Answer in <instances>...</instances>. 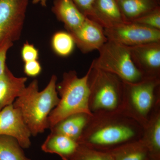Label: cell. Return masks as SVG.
<instances>
[{"label":"cell","mask_w":160,"mask_h":160,"mask_svg":"<svg viewBox=\"0 0 160 160\" xmlns=\"http://www.w3.org/2000/svg\"><path fill=\"white\" fill-rule=\"evenodd\" d=\"M144 126L124 111L93 114L78 143L101 151H108L139 140Z\"/></svg>","instance_id":"1"},{"label":"cell","mask_w":160,"mask_h":160,"mask_svg":"<svg viewBox=\"0 0 160 160\" xmlns=\"http://www.w3.org/2000/svg\"><path fill=\"white\" fill-rule=\"evenodd\" d=\"M57 81V77L53 75L46 88L39 91L38 82L33 80L13 103L19 109L32 135L35 136L49 128V114L60 100Z\"/></svg>","instance_id":"2"},{"label":"cell","mask_w":160,"mask_h":160,"mask_svg":"<svg viewBox=\"0 0 160 160\" xmlns=\"http://www.w3.org/2000/svg\"><path fill=\"white\" fill-rule=\"evenodd\" d=\"M89 72L90 68L82 78H79L75 71L63 74L62 80L57 85V90L60 96L59 102L48 118L49 129L71 115L86 113L93 115L89 106Z\"/></svg>","instance_id":"3"},{"label":"cell","mask_w":160,"mask_h":160,"mask_svg":"<svg viewBox=\"0 0 160 160\" xmlns=\"http://www.w3.org/2000/svg\"><path fill=\"white\" fill-rule=\"evenodd\" d=\"M89 77V109L92 114L124 110V84L117 76L91 64Z\"/></svg>","instance_id":"4"},{"label":"cell","mask_w":160,"mask_h":160,"mask_svg":"<svg viewBox=\"0 0 160 160\" xmlns=\"http://www.w3.org/2000/svg\"><path fill=\"white\" fill-rule=\"evenodd\" d=\"M98 51V57L91 63L93 68L114 74L126 83L144 79L132 62L129 47L108 40Z\"/></svg>","instance_id":"5"},{"label":"cell","mask_w":160,"mask_h":160,"mask_svg":"<svg viewBox=\"0 0 160 160\" xmlns=\"http://www.w3.org/2000/svg\"><path fill=\"white\" fill-rule=\"evenodd\" d=\"M125 104L123 111L145 126L154 113L156 92L160 86V78H144L139 82H123Z\"/></svg>","instance_id":"6"},{"label":"cell","mask_w":160,"mask_h":160,"mask_svg":"<svg viewBox=\"0 0 160 160\" xmlns=\"http://www.w3.org/2000/svg\"><path fill=\"white\" fill-rule=\"evenodd\" d=\"M29 0H0V47L20 39Z\"/></svg>","instance_id":"7"},{"label":"cell","mask_w":160,"mask_h":160,"mask_svg":"<svg viewBox=\"0 0 160 160\" xmlns=\"http://www.w3.org/2000/svg\"><path fill=\"white\" fill-rule=\"evenodd\" d=\"M108 40L127 47L160 42V30L152 29L133 22H126L104 29Z\"/></svg>","instance_id":"8"},{"label":"cell","mask_w":160,"mask_h":160,"mask_svg":"<svg viewBox=\"0 0 160 160\" xmlns=\"http://www.w3.org/2000/svg\"><path fill=\"white\" fill-rule=\"evenodd\" d=\"M0 135L14 138L23 149L31 146V132L19 109L13 104L0 111Z\"/></svg>","instance_id":"9"},{"label":"cell","mask_w":160,"mask_h":160,"mask_svg":"<svg viewBox=\"0 0 160 160\" xmlns=\"http://www.w3.org/2000/svg\"><path fill=\"white\" fill-rule=\"evenodd\" d=\"M129 48L132 62L144 78H160V42Z\"/></svg>","instance_id":"10"},{"label":"cell","mask_w":160,"mask_h":160,"mask_svg":"<svg viewBox=\"0 0 160 160\" xmlns=\"http://www.w3.org/2000/svg\"><path fill=\"white\" fill-rule=\"evenodd\" d=\"M69 33L75 45L84 53L98 50L108 41L104 28L87 17L78 29Z\"/></svg>","instance_id":"11"},{"label":"cell","mask_w":160,"mask_h":160,"mask_svg":"<svg viewBox=\"0 0 160 160\" xmlns=\"http://www.w3.org/2000/svg\"><path fill=\"white\" fill-rule=\"evenodd\" d=\"M104 29L126 22L117 0H96L88 17Z\"/></svg>","instance_id":"12"},{"label":"cell","mask_w":160,"mask_h":160,"mask_svg":"<svg viewBox=\"0 0 160 160\" xmlns=\"http://www.w3.org/2000/svg\"><path fill=\"white\" fill-rule=\"evenodd\" d=\"M26 77H17L7 66L0 76V111L13 103L26 88Z\"/></svg>","instance_id":"13"},{"label":"cell","mask_w":160,"mask_h":160,"mask_svg":"<svg viewBox=\"0 0 160 160\" xmlns=\"http://www.w3.org/2000/svg\"><path fill=\"white\" fill-rule=\"evenodd\" d=\"M52 11L69 32L78 29L86 18L72 0H54Z\"/></svg>","instance_id":"14"},{"label":"cell","mask_w":160,"mask_h":160,"mask_svg":"<svg viewBox=\"0 0 160 160\" xmlns=\"http://www.w3.org/2000/svg\"><path fill=\"white\" fill-rule=\"evenodd\" d=\"M79 144L77 141L63 135L51 132L42 145V150L56 154L62 160H70Z\"/></svg>","instance_id":"15"},{"label":"cell","mask_w":160,"mask_h":160,"mask_svg":"<svg viewBox=\"0 0 160 160\" xmlns=\"http://www.w3.org/2000/svg\"><path fill=\"white\" fill-rule=\"evenodd\" d=\"M92 116L86 113L71 115L50 128L51 132L63 135L78 142Z\"/></svg>","instance_id":"16"},{"label":"cell","mask_w":160,"mask_h":160,"mask_svg":"<svg viewBox=\"0 0 160 160\" xmlns=\"http://www.w3.org/2000/svg\"><path fill=\"white\" fill-rule=\"evenodd\" d=\"M141 140L146 146L151 160H160V111L154 112L144 127Z\"/></svg>","instance_id":"17"},{"label":"cell","mask_w":160,"mask_h":160,"mask_svg":"<svg viewBox=\"0 0 160 160\" xmlns=\"http://www.w3.org/2000/svg\"><path fill=\"white\" fill-rule=\"evenodd\" d=\"M126 22H132L160 6V0H117Z\"/></svg>","instance_id":"18"},{"label":"cell","mask_w":160,"mask_h":160,"mask_svg":"<svg viewBox=\"0 0 160 160\" xmlns=\"http://www.w3.org/2000/svg\"><path fill=\"white\" fill-rule=\"evenodd\" d=\"M108 152L113 160H151L149 151L141 139Z\"/></svg>","instance_id":"19"},{"label":"cell","mask_w":160,"mask_h":160,"mask_svg":"<svg viewBox=\"0 0 160 160\" xmlns=\"http://www.w3.org/2000/svg\"><path fill=\"white\" fill-rule=\"evenodd\" d=\"M22 149L14 138L0 135V160H31Z\"/></svg>","instance_id":"20"},{"label":"cell","mask_w":160,"mask_h":160,"mask_svg":"<svg viewBox=\"0 0 160 160\" xmlns=\"http://www.w3.org/2000/svg\"><path fill=\"white\" fill-rule=\"evenodd\" d=\"M75 45L73 37L68 32L58 31L52 37V49L56 54L61 57L70 55L73 52Z\"/></svg>","instance_id":"21"},{"label":"cell","mask_w":160,"mask_h":160,"mask_svg":"<svg viewBox=\"0 0 160 160\" xmlns=\"http://www.w3.org/2000/svg\"><path fill=\"white\" fill-rule=\"evenodd\" d=\"M70 160H113L110 152L79 144Z\"/></svg>","instance_id":"22"},{"label":"cell","mask_w":160,"mask_h":160,"mask_svg":"<svg viewBox=\"0 0 160 160\" xmlns=\"http://www.w3.org/2000/svg\"><path fill=\"white\" fill-rule=\"evenodd\" d=\"M132 22L152 29L160 30V6Z\"/></svg>","instance_id":"23"},{"label":"cell","mask_w":160,"mask_h":160,"mask_svg":"<svg viewBox=\"0 0 160 160\" xmlns=\"http://www.w3.org/2000/svg\"><path fill=\"white\" fill-rule=\"evenodd\" d=\"M21 57L24 63L39 58V50L33 44L26 42L23 44L21 49Z\"/></svg>","instance_id":"24"},{"label":"cell","mask_w":160,"mask_h":160,"mask_svg":"<svg viewBox=\"0 0 160 160\" xmlns=\"http://www.w3.org/2000/svg\"><path fill=\"white\" fill-rule=\"evenodd\" d=\"M42 71V66L38 60L25 62L24 72L28 76L32 78L36 77L40 74Z\"/></svg>","instance_id":"25"},{"label":"cell","mask_w":160,"mask_h":160,"mask_svg":"<svg viewBox=\"0 0 160 160\" xmlns=\"http://www.w3.org/2000/svg\"><path fill=\"white\" fill-rule=\"evenodd\" d=\"M80 11L86 17L91 13L92 6L96 0H72Z\"/></svg>","instance_id":"26"},{"label":"cell","mask_w":160,"mask_h":160,"mask_svg":"<svg viewBox=\"0 0 160 160\" xmlns=\"http://www.w3.org/2000/svg\"><path fill=\"white\" fill-rule=\"evenodd\" d=\"M13 43L7 42L0 47V76L4 71L6 67V59L7 52L9 49L13 46Z\"/></svg>","instance_id":"27"},{"label":"cell","mask_w":160,"mask_h":160,"mask_svg":"<svg viewBox=\"0 0 160 160\" xmlns=\"http://www.w3.org/2000/svg\"><path fill=\"white\" fill-rule=\"evenodd\" d=\"M48 0H32V3L33 4H39L43 7L47 6V2Z\"/></svg>","instance_id":"28"}]
</instances>
